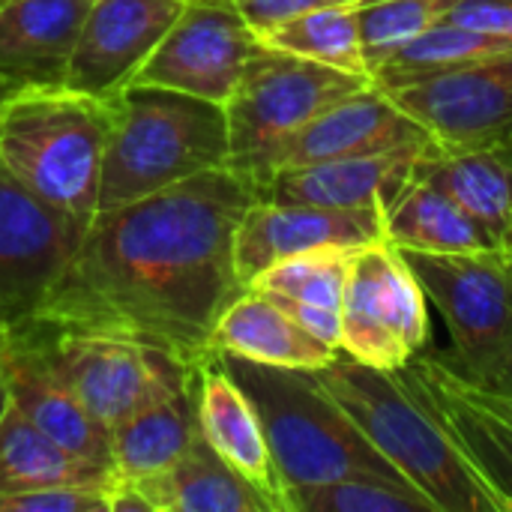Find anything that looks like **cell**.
Masks as SVG:
<instances>
[{"label":"cell","mask_w":512,"mask_h":512,"mask_svg":"<svg viewBox=\"0 0 512 512\" xmlns=\"http://www.w3.org/2000/svg\"><path fill=\"white\" fill-rule=\"evenodd\" d=\"M357 249H321L276 261L261 270L249 288L276 300L297 324L339 351L342 303Z\"/></svg>","instance_id":"obj_23"},{"label":"cell","mask_w":512,"mask_h":512,"mask_svg":"<svg viewBox=\"0 0 512 512\" xmlns=\"http://www.w3.org/2000/svg\"><path fill=\"white\" fill-rule=\"evenodd\" d=\"M297 512H441L405 480L360 474L297 492Z\"/></svg>","instance_id":"obj_30"},{"label":"cell","mask_w":512,"mask_h":512,"mask_svg":"<svg viewBox=\"0 0 512 512\" xmlns=\"http://www.w3.org/2000/svg\"><path fill=\"white\" fill-rule=\"evenodd\" d=\"M213 351H225L252 363L318 372L339 351L297 324L276 300L246 288L219 318Z\"/></svg>","instance_id":"obj_22"},{"label":"cell","mask_w":512,"mask_h":512,"mask_svg":"<svg viewBox=\"0 0 512 512\" xmlns=\"http://www.w3.org/2000/svg\"><path fill=\"white\" fill-rule=\"evenodd\" d=\"M258 39L270 48L369 78V60H366L363 36H360V3L327 6V9L288 18L258 33Z\"/></svg>","instance_id":"obj_29"},{"label":"cell","mask_w":512,"mask_h":512,"mask_svg":"<svg viewBox=\"0 0 512 512\" xmlns=\"http://www.w3.org/2000/svg\"><path fill=\"white\" fill-rule=\"evenodd\" d=\"M114 99L57 87H18L0 105V168L75 222L99 210Z\"/></svg>","instance_id":"obj_3"},{"label":"cell","mask_w":512,"mask_h":512,"mask_svg":"<svg viewBox=\"0 0 512 512\" xmlns=\"http://www.w3.org/2000/svg\"><path fill=\"white\" fill-rule=\"evenodd\" d=\"M90 6L93 0H0V81L9 90L66 84Z\"/></svg>","instance_id":"obj_20"},{"label":"cell","mask_w":512,"mask_h":512,"mask_svg":"<svg viewBox=\"0 0 512 512\" xmlns=\"http://www.w3.org/2000/svg\"><path fill=\"white\" fill-rule=\"evenodd\" d=\"M84 222L27 192L0 168V321L33 318L84 237Z\"/></svg>","instance_id":"obj_11"},{"label":"cell","mask_w":512,"mask_h":512,"mask_svg":"<svg viewBox=\"0 0 512 512\" xmlns=\"http://www.w3.org/2000/svg\"><path fill=\"white\" fill-rule=\"evenodd\" d=\"M456 0H363L360 3V36L372 69L387 60L396 48L417 39L444 15Z\"/></svg>","instance_id":"obj_31"},{"label":"cell","mask_w":512,"mask_h":512,"mask_svg":"<svg viewBox=\"0 0 512 512\" xmlns=\"http://www.w3.org/2000/svg\"><path fill=\"white\" fill-rule=\"evenodd\" d=\"M261 39L234 0H186L132 84L180 90L225 105Z\"/></svg>","instance_id":"obj_10"},{"label":"cell","mask_w":512,"mask_h":512,"mask_svg":"<svg viewBox=\"0 0 512 512\" xmlns=\"http://www.w3.org/2000/svg\"><path fill=\"white\" fill-rule=\"evenodd\" d=\"M111 99L114 120L102 162L99 210L228 168L225 105L153 84H129Z\"/></svg>","instance_id":"obj_4"},{"label":"cell","mask_w":512,"mask_h":512,"mask_svg":"<svg viewBox=\"0 0 512 512\" xmlns=\"http://www.w3.org/2000/svg\"><path fill=\"white\" fill-rule=\"evenodd\" d=\"M471 387H474V390H477V393H480V396H483V399H486V402H489L492 408H498L501 414H507V417L512 420V396H501V393H492V390H486V387H477V384H471Z\"/></svg>","instance_id":"obj_36"},{"label":"cell","mask_w":512,"mask_h":512,"mask_svg":"<svg viewBox=\"0 0 512 512\" xmlns=\"http://www.w3.org/2000/svg\"><path fill=\"white\" fill-rule=\"evenodd\" d=\"M429 141H432L429 132L408 111H402L387 90L369 81L366 87L324 108L294 138H288L276 150L267 177L282 168L369 156V153H384V150L429 144Z\"/></svg>","instance_id":"obj_17"},{"label":"cell","mask_w":512,"mask_h":512,"mask_svg":"<svg viewBox=\"0 0 512 512\" xmlns=\"http://www.w3.org/2000/svg\"><path fill=\"white\" fill-rule=\"evenodd\" d=\"M432 144V141H429ZM429 144L396 147L369 156L330 159L315 165H297L273 171L258 198L282 204H318V207H390L393 198L414 180L417 159Z\"/></svg>","instance_id":"obj_19"},{"label":"cell","mask_w":512,"mask_h":512,"mask_svg":"<svg viewBox=\"0 0 512 512\" xmlns=\"http://www.w3.org/2000/svg\"><path fill=\"white\" fill-rule=\"evenodd\" d=\"M198 420L204 441L264 498L267 510L297 512V495L276 465L255 402L216 351L198 366Z\"/></svg>","instance_id":"obj_16"},{"label":"cell","mask_w":512,"mask_h":512,"mask_svg":"<svg viewBox=\"0 0 512 512\" xmlns=\"http://www.w3.org/2000/svg\"><path fill=\"white\" fill-rule=\"evenodd\" d=\"M402 252L450 330L447 363L486 387L512 357V252Z\"/></svg>","instance_id":"obj_8"},{"label":"cell","mask_w":512,"mask_h":512,"mask_svg":"<svg viewBox=\"0 0 512 512\" xmlns=\"http://www.w3.org/2000/svg\"><path fill=\"white\" fill-rule=\"evenodd\" d=\"M0 512H108V495L87 486H42L0 495Z\"/></svg>","instance_id":"obj_32"},{"label":"cell","mask_w":512,"mask_h":512,"mask_svg":"<svg viewBox=\"0 0 512 512\" xmlns=\"http://www.w3.org/2000/svg\"><path fill=\"white\" fill-rule=\"evenodd\" d=\"M429 297L405 252L390 240L360 246L342 303V345L348 357L396 372L429 348Z\"/></svg>","instance_id":"obj_9"},{"label":"cell","mask_w":512,"mask_h":512,"mask_svg":"<svg viewBox=\"0 0 512 512\" xmlns=\"http://www.w3.org/2000/svg\"><path fill=\"white\" fill-rule=\"evenodd\" d=\"M237 9L243 12V18L252 24L255 33H264L288 18L315 12V9H327V6H357L363 0H234Z\"/></svg>","instance_id":"obj_33"},{"label":"cell","mask_w":512,"mask_h":512,"mask_svg":"<svg viewBox=\"0 0 512 512\" xmlns=\"http://www.w3.org/2000/svg\"><path fill=\"white\" fill-rule=\"evenodd\" d=\"M486 390L492 393H501V396H512V357L507 360V366L486 384Z\"/></svg>","instance_id":"obj_35"},{"label":"cell","mask_w":512,"mask_h":512,"mask_svg":"<svg viewBox=\"0 0 512 512\" xmlns=\"http://www.w3.org/2000/svg\"><path fill=\"white\" fill-rule=\"evenodd\" d=\"M414 177L444 189L489 231L501 249L512 252V144H429L417 159Z\"/></svg>","instance_id":"obj_21"},{"label":"cell","mask_w":512,"mask_h":512,"mask_svg":"<svg viewBox=\"0 0 512 512\" xmlns=\"http://www.w3.org/2000/svg\"><path fill=\"white\" fill-rule=\"evenodd\" d=\"M198 438H201V420H198V372H195V381L186 390L138 411L135 417H129L111 432L114 477L126 483H138L165 474L186 456V450Z\"/></svg>","instance_id":"obj_24"},{"label":"cell","mask_w":512,"mask_h":512,"mask_svg":"<svg viewBox=\"0 0 512 512\" xmlns=\"http://www.w3.org/2000/svg\"><path fill=\"white\" fill-rule=\"evenodd\" d=\"M369 444L441 512H507L498 492L411 396L396 372L366 366L339 351L315 372Z\"/></svg>","instance_id":"obj_2"},{"label":"cell","mask_w":512,"mask_h":512,"mask_svg":"<svg viewBox=\"0 0 512 512\" xmlns=\"http://www.w3.org/2000/svg\"><path fill=\"white\" fill-rule=\"evenodd\" d=\"M9 408V390H6V381H3V372H0V420Z\"/></svg>","instance_id":"obj_37"},{"label":"cell","mask_w":512,"mask_h":512,"mask_svg":"<svg viewBox=\"0 0 512 512\" xmlns=\"http://www.w3.org/2000/svg\"><path fill=\"white\" fill-rule=\"evenodd\" d=\"M186 0H93L66 69V87L117 96L165 39Z\"/></svg>","instance_id":"obj_15"},{"label":"cell","mask_w":512,"mask_h":512,"mask_svg":"<svg viewBox=\"0 0 512 512\" xmlns=\"http://www.w3.org/2000/svg\"><path fill=\"white\" fill-rule=\"evenodd\" d=\"M15 327L33 339L66 390L108 432L138 411L186 390L198 372V366H189L177 354L126 333L48 327L36 321Z\"/></svg>","instance_id":"obj_6"},{"label":"cell","mask_w":512,"mask_h":512,"mask_svg":"<svg viewBox=\"0 0 512 512\" xmlns=\"http://www.w3.org/2000/svg\"><path fill=\"white\" fill-rule=\"evenodd\" d=\"M387 237L408 252H474L498 246L459 201L420 177L387 207Z\"/></svg>","instance_id":"obj_26"},{"label":"cell","mask_w":512,"mask_h":512,"mask_svg":"<svg viewBox=\"0 0 512 512\" xmlns=\"http://www.w3.org/2000/svg\"><path fill=\"white\" fill-rule=\"evenodd\" d=\"M255 198L249 177L213 168L99 210L27 321L126 333L201 366L222 312L246 291L234 240Z\"/></svg>","instance_id":"obj_1"},{"label":"cell","mask_w":512,"mask_h":512,"mask_svg":"<svg viewBox=\"0 0 512 512\" xmlns=\"http://www.w3.org/2000/svg\"><path fill=\"white\" fill-rule=\"evenodd\" d=\"M111 483V471L66 453L9 402L0 420V495L42 486H87L108 492Z\"/></svg>","instance_id":"obj_27"},{"label":"cell","mask_w":512,"mask_h":512,"mask_svg":"<svg viewBox=\"0 0 512 512\" xmlns=\"http://www.w3.org/2000/svg\"><path fill=\"white\" fill-rule=\"evenodd\" d=\"M366 75L333 69L270 45H258L234 96L225 102L231 156L228 168L255 189L270 171L276 150L342 96L366 87Z\"/></svg>","instance_id":"obj_7"},{"label":"cell","mask_w":512,"mask_h":512,"mask_svg":"<svg viewBox=\"0 0 512 512\" xmlns=\"http://www.w3.org/2000/svg\"><path fill=\"white\" fill-rule=\"evenodd\" d=\"M381 240H390L384 207H318L255 198L234 240L237 276L249 288L276 261L321 249H360Z\"/></svg>","instance_id":"obj_13"},{"label":"cell","mask_w":512,"mask_h":512,"mask_svg":"<svg viewBox=\"0 0 512 512\" xmlns=\"http://www.w3.org/2000/svg\"><path fill=\"white\" fill-rule=\"evenodd\" d=\"M396 375L512 512L510 417L492 408L444 354H417Z\"/></svg>","instance_id":"obj_14"},{"label":"cell","mask_w":512,"mask_h":512,"mask_svg":"<svg viewBox=\"0 0 512 512\" xmlns=\"http://www.w3.org/2000/svg\"><path fill=\"white\" fill-rule=\"evenodd\" d=\"M216 354L255 402L276 465L294 495L360 474L405 480L321 387L315 372L264 366L225 351Z\"/></svg>","instance_id":"obj_5"},{"label":"cell","mask_w":512,"mask_h":512,"mask_svg":"<svg viewBox=\"0 0 512 512\" xmlns=\"http://www.w3.org/2000/svg\"><path fill=\"white\" fill-rule=\"evenodd\" d=\"M444 21L512 39V0H456Z\"/></svg>","instance_id":"obj_34"},{"label":"cell","mask_w":512,"mask_h":512,"mask_svg":"<svg viewBox=\"0 0 512 512\" xmlns=\"http://www.w3.org/2000/svg\"><path fill=\"white\" fill-rule=\"evenodd\" d=\"M6 96H9V87H6V84L0 81V105H3V99H6Z\"/></svg>","instance_id":"obj_38"},{"label":"cell","mask_w":512,"mask_h":512,"mask_svg":"<svg viewBox=\"0 0 512 512\" xmlns=\"http://www.w3.org/2000/svg\"><path fill=\"white\" fill-rule=\"evenodd\" d=\"M512 39H501L492 33H480L462 24H450V21H438L435 27H429L426 33H420L417 39L405 42L402 48H396L387 60H381L369 81L381 90H399L498 54H510Z\"/></svg>","instance_id":"obj_28"},{"label":"cell","mask_w":512,"mask_h":512,"mask_svg":"<svg viewBox=\"0 0 512 512\" xmlns=\"http://www.w3.org/2000/svg\"><path fill=\"white\" fill-rule=\"evenodd\" d=\"M6 330H9V327H6V324H3V321H0V336H3V333H6Z\"/></svg>","instance_id":"obj_39"},{"label":"cell","mask_w":512,"mask_h":512,"mask_svg":"<svg viewBox=\"0 0 512 512\" xmlns=\"http://www.w3.org/2000/svg\"><path fill=\"white\" fill-rule=\"evenodd\" d=\"M0 372L9 390V402L39 432H45L66 453L114 474L111 432L87 414V408L45 363L33 339L18 327H9L0 336Z\"/></svg>","instance_id":"obj_18"},{"label":"cell","mask_w":512,"mask_h":512,"mask_svg":"<svg viewBox=\"0 0 512 512\" xmlns=\"http://www.w3.org/2000/svg\"><path fill=\"white\" fill-rule=\"evenodd\" d=\"M132 486L153 512H270L264 498L219 459L204 435L174 468Z\"/></svg>","instance_id":"obj_25"},{"label":"cell","mask_w":512,"mask_h":512,"mask_svg":"<svg viewBox=\"0 0 512 512\" xmlns=\"http://www.w3.org/2000/svg\"><path fill=\"white\" fill-rule=\"evenodd\" d=\"M390 96L438 147L512 144V51L390 90Z\"/></svg>","instance_id":"obj_12"}]
</instances>
